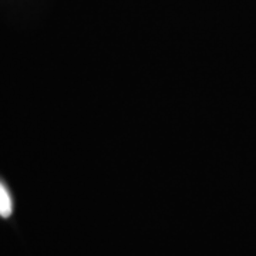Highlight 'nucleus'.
I'll use <instances>...</instances> for the list:
<instances>
[{"mask_svg": "<svg viewBox=\"0 0 256 256\" xmlns=\"http://www.w3.org/2000/svg\"><path fill=\"white\" fill-rule=\"evenodd\" d=\"M13 212V202L8 188L0 182V216L9 218Z\"/></svg>", "mask_w": 256, "mask_h": 256, "instance_id": "obj_1", "label": "nucleus"}]
</instances>
